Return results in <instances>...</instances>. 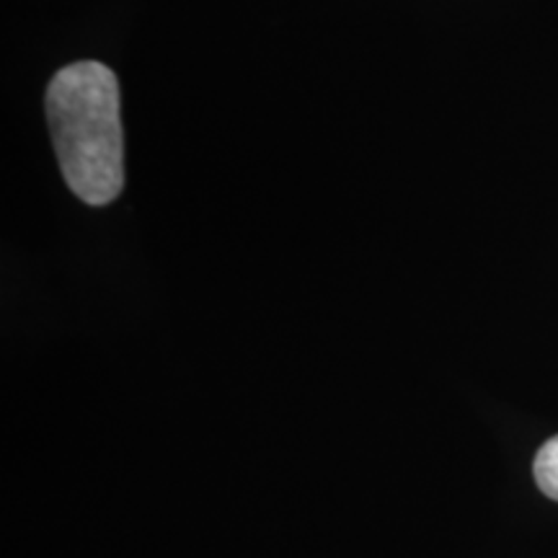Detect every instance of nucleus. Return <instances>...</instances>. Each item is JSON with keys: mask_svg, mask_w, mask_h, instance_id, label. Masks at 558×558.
<instances>
[{"mask_svg": "<svg viewBox=\"0 0 558 558\" xmlns=\"http://www.w3.org/2000/svg\"><path fill=\"white\" fill-rule=\"evenodd\" d=\"M533 471L541 492L558 501V435L554 439H548V442L538 450Z\"/></svg>", "mask_w": 558, "mask_h": 558, "instance_id": "2", "label": "nucleus"}, {"mask_svg": "<svg viewBox=\"0 0 558 558\" xmlns=\"http://www.w3.org/2000/svg\"><path fill=\"white\" fill-rule=\"evenodd\" d=\"M45 104L70 192L94 207L120 197L124 140L117 75L101 62H75L50 81Z\"/></svg>", "mask_w": 558, "mask_h": 558, "instance_id": "1", "label": "nucleus"}]
</instances>
